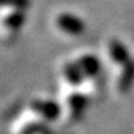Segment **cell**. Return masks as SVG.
<instances>
[{
  "instance_id": "277c9868",
  "label": "cell",
  "mask_w": 134,
  "mask_h": 134,
  "mask_svg": "<svg viewBox=\"0 0 134 134\" xmlns=\"http://www.w3.org/2000/svg\"><path fill=\"white\" fill-rule=\"evenodd\" d=\"M56 26L59 27V30H62L63 33L70 36H78L83 33L85 30V23L81 18L69 13L60 14L56 18Z\"/></svg>"
},
{
  "instance_id": "52a82bcc",
  "label": "cell",
  "mask_w": 134,
  "mask_h": 134,
  "mask_svg": "<svg viewBox=\"0 0 134 134\" xmlns=\"http://www.w3.org/2000/svg\"><path fill=\"white\" fill-rule=\"evenodd\" d=\"M77 66L80 67V70L82 71V74L85 78L92 80L94 78L100 71V62L94 55L90 53H82L75 59Z\"/></svg>"
},
{
  "instance_id": "8992f818",
  "label": "cell",
  "mask_w": 134,
  "mask_h": 134,
  "mask_svg": "<svg viewBox=\"0 0 134 134\" xmlns=\"http://www.w3.org/2000/svg\"><path fill=\"white\" fill-rule=\"evenodd\" d=\"M62 78L66 83L67 88H81L85 77L82 74V71L80 70V67L77 66L75 60L72 62H66L62 66Z\"/></svg>"
},
{
  "instance_id": "5b68a950",
  "label": "cell",
  "mask_w": 134,
  "mask_h": 134,
  "mask_svg": "<svg viewBox=\"0 0 134 134\" xmlns=\"http://www.w3.org/2000/svg\"><path fill=\"white\" fill-rule=\"evenodd\" d=\"M107 53H108V58L111 60V63L116 67H122L125 66L127 62L131 60L130 56V52L127 51L126 45L123 42H120L119 40H109L108 45H107Z\"/></svg>"
},
{
  "instance_id": "6da1fadb",
  "label": "cell",
  "mask_w": 134,
  "mask_h": 134,
  "mask_svg": "<svg viewBox=\"0 0 134 134\" xmlns=\"http://www.w3.org/2000/svg\"><path fill=\"white\" fill-rule=\"evenodd\" d=\"M86 104H88V94L85 90L82 92L80 88H69L67 93L64 94L62 109L66 112L67 118L70 120H77L83 114Z\"/></svg>"
},
{
  "instance_id": "3957f363",
  "label": "cell",
  "mask_w": 134,
  "mask_h": 134,
  "mask_svg": "<svg viewBox=\"0 0 134 134\" xmlns=\"http://www.w3.org/2000/svg\"><path fill=\"white\" fill-rule=\"evenodd\" d=\"M134 83V60L131 59L125 66L116 69L115 88L119 93H127Z\"/></svg>"
},
{
  "instance_id": "9c48e42d",
  "label": "cell",
  "mask_w": 134,
  "mask_h": 134,
  "mask_svg": "<svg viewBox=\"0 0 134 134\" xmlns=\"http://www.w3.org/2000/svg\"><path fill=\"white\" fill-rule=\"evenodd\" d=\"M30 5V0H0V7L10 10H26Z\"/></svg>"
},
{
  "instance_id": "7a4b0ae2",
  "label": "cell",
  "mask_w": 134,
  "mask_h": 134,
  "mask_svg": "<svg viewBox=\"0 0 134 134\" xmlns=\"http://www.w3.org/2000/svg\"><path fill=\"white\" fill-rule=\"evenodd\" d=\"M26 109H29L30 112H33L36 116H38L45 123L58 119L63 114L62 112L63 109H62V105L60 104H58V103H55L52 100H44V99L32 100L27 104Z\"/></svg>"
},
{
  "instance_id": "ba28073f",
  "label": "cell",
  "mask_w": 134,
  "mask_h": 134,
  "mask_svg": "<svg viewBox=\"0 0 134 134\" xmlns=\"http://www.w3.org/2000/svg\"><path fill=\"white\" fill-rule=\"evenodd\" d=\"M25 19V10H11L2 19V27L5 34H15L21 30Z\"/></svg>"
}]
</instances>
